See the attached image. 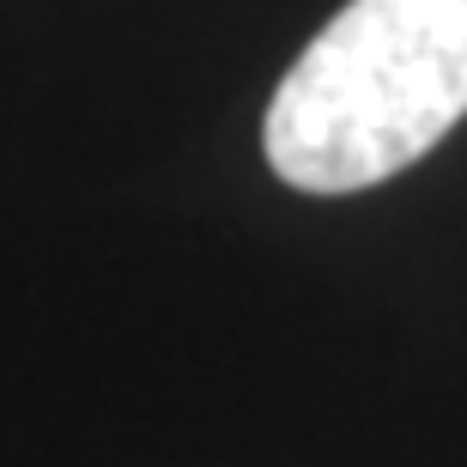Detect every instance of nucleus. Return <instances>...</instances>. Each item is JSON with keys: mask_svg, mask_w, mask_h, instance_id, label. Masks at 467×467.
<instances>
[{"mask_svg": "<svg viewBox=\"0 0 467 467\" xmlns=\"http://www.w3.org/2000/svg\"><path fill=\"white\" fill-rule=\"evenodd\" d=\"M467 116V0H347L267 104V164L304 194H358Z\"/></svg>", "mask_w": 467, "mask_h": 467, "instance_id": "obj_1", "label": "nucleus"}]
</instances>
